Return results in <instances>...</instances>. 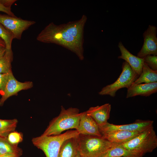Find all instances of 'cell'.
Masks as SVG:
<instances>
[{
    "mask_svg": "<svg viewBox=\"0 0 157 157\" xmlns=\"http://www.w3.org/2000/svg\"><path fill=\"white\" fill-rule=\"evenodd\" d=\"M0 157H20L16 155L11 154H6L0 155Z\"/></svg>",
    "mask_w": 157,
    "mask_h": 157,
    "instance_id": "cell-28",
    "label": "cell"
},
{
    "mask_svg": "<svg viewBox=\"0 0 157 157\" xmlns=\"http://www.w3.org/2000/svg\"><path fill=\"white\" fill-rule=\"evenodd\" d=\"M13 58L12 49H6L4 55L0 58V73L7 74L11 71V63Z\"/></svg>",
    "mask_w": 157,
    "mask_h": 157,
    "instance_id": "cell-21",
    "label": "cell"
},
{
    "mask_svg": "<svg viewBox=\"0 0 157 157\" xmlns=\"http://www.w3.org/2000/svg\"><path fill=\"white\" fill-rule=\"evenodd\" d=\"M6 50V47L0 46V58L4 55Z\"/></svg>",
    "mask_w": 157,
    "mask_h": 157,
    "instance_id": "cell-27",
    "label": "cell"
},
{
    "mask_svg": "<svg viewBox=\"0 0 157 157\" xmlns=\"http://www.w3.org/2000/svg\"><path fill=\"white\" fill-rule=\"evenodd\" d=\"M0 38L4 41L6 49H11L12 41L14 39L13 33L0 23Z\"/></svg>",
    "mask_w": 157,
    "mask_h": 157,
    "instance_id": "cell-22",
    "label": "cell"
},
{
    "mask_svg": "<svg viewBox=\"0 0 157 157\" xmlns=\"http://www.w3.org/2000/svg\"><path fill=\"white\" fill-rule=\"evenodd\" d=\"M157 92V82L139 84L133 83L127 89L126 97L128 98L138 95L148 97Z\"/></svg>",
    "mask_w": 157,
    "mask_h": 157,
    "instance_id": "cell-14",
    "label": "cell"
},
{
    "mask_svg": "<svg viewBox=\"0 0 157 157\" xmlns=\"http://www.w3.org/2000/svg\"><path fill=\"white\" fill-rule=\"evenodd\" d=\"M35 23L33 21L0 13V23L13 33L14 39H21L23 32Z\"/></svg>",
    "mask_w": 157,
    "mask_h": 157,
    "instance_id": "cell-7",
    "label": "cell"
},
{
    "mask_svg": "<svg viewBox=\"0 0 157 157\" xmlns=\"http://www.w3.org/2000/svg\"><path fill=\"white\" fill-rule=\"evenodd\" d=\"M8 73H0V93L2 95L5 90L7 81Z\"/></svg>",
    "mask_w": 157,
    "mask_h": 157,
    "instance_id": "cell-25",
    "label": "cell"
},
{
    "mask_svg": "<svg viewBox=\"0 0 157 157\" xmlns=\"http://www.w3.org/2000/svg\"><path fill=\"white\" fill-rule=\"evenodd\" d=\"M118 46L121 53L118 58L124 60L129 65L133 70L139 76L144 64L143 58H139L131 53L121 41L119 42Z\"/></svg>",
    "mask_w": 157,
    "mask_h": 157,
    "instance_id": "cell-13",
    "label": "cell"
},
{
    "mask_svg": "<svg viewBox=\"0 0 157 157\" xmlns=\"http://www.w3.org/2000/svg\"><path fill=\"white\" fill-rule=\"evenodd\" d=\"M8 142L12 144L18 145L23 140V135L22 133L15 131L10 133L7 137Z\"/></svg>",
    "mask_w": 157,
    "mask_h": 157,
    "instance_id": "cell-23",
    "label": "cell"
},
{
    "mask_svg": "<svg viewBox=\"0 0 157 157\" xmlns=\"http://www.w3.org/2000/svg\"><path fill=\"white\" fill-rule=\"evenodd\" d=\"M22 154V149L18 145L12 144L8 140L7 138L0 136V155L11 154L20 157Z\"/></svg>",
    "mask_w": 157,
    "mask_h": 157,
    "instance_id": "cell-17",
    "label": "cell"
},
{
    "mask_svg": "<svg viewBox=\"0 0 157 157\" xmlns=\"http://www.w3.org/2000/svg\"><path fill=\"white\" fill-rule=\"evenodd\" d=\"M157 27L149 25L143 33L144 43L143 46L137 54V56L143 58L147 55H157Z\"/></svg>",
    "mask_w": 157,
    "mask_h": 157,
    "instance_id": "cell-8",
    "label": "cell"
},
{
    "mask_svg": "<svg viewBox=\"0 0 157 157\" xmlns=\"http://www.w3.org/2000/svg\"><path fill=\"white\" fill-rule=\"evenodd\" d=\"M122 69V72L117 80L102 88L98 92L99 95L114 97L117 91L122 88H128L139 76L126 61L123 63Z\"/></svg>",
    "mask_w": 157,
    "mask_h": 157,
    "instance_id": "cell-6",
    "label": "cell"
},
{
    "mask_svg": "<svg viewBox=\"0 0 157 157\" xmlns=\"http://www.w3.org/2000/svg\"><path fill=\"white\" fill-rule=\"evenodd\" d=\"M154 121L150 120L138 119L131 124L123 125H115L108 122L106 124L99 126L101 135L102 134L115 131H142L153 126Z\"/></svg>",
    "mask_w": 157,
    "mask_h": 157,
    "instance_id": "cell-9",
    "label": "cell"
},
{
    "mask_svg": "<svg viewBox=\"0 0 157 157\" xmlns=\"http://www.w3.org/2000/svg\"><path fill=\"white\" fill-rule=\"evenodd\" d=\"M33 86L32 82H19L15 78L12 72L9 73L6 87L0 99V106H2L10 97L15 95L21 90L31 88Z\"/></svg>",
    "mask_w": 157,
    "mask_h": 157,
    "instance_id": "cell-10",
    "label": "cell"
},
{
    "mask_svg": "<svg viewBox=\"0 0 157 157\" xmlns=\"http://www.w3.org/2000/svg\"><path fill=\"white\" fill-rule=\"evenodd\" d=\"M144 63L151 69L157 71V56L149 55L143 58Z\"/></svg>",
    "mask_w": 157,
    "mask_h": 157,
    "instance_id": "cell-24",
    "label": "cell"
},
{
    "mask_svg": "<svg viewBox=\"0 0 157 157\" xmlns=\"http://www.w3.org/2000/svg\"><path fill=\"white\" fill-rule=\"evenodd\" d=\"M76 130H67L63 133L50 136H42L33 138L32 142L38 149L42 150L46 157H58L60 147L67 139L77 136Z\"/></svg>",
    "mask_w": 157,
    "mask_h": 157,
    "instance_id": "cell-4",
    "label": "cell"
},
{
    "mask_svg": "<svg viewBox=\"0 0 157 157\" xmlns=\"http://www.w3.org/2000/svg\"><path fill=\"white\" fill-rule=\"evenodd\" d=\"M77 139L78 151L81 157H101L116 144L102 136L78 134Z\"/></svg>",
    "mask_w": 157,
    "mask_h": 157,
    "instance_id": "cell-3",
    "label": "cell"
},
{
    "mask_svg": "<svg viewBox=\"0 0 157 157\" xmlns=\"http://www.w3.org/2000/svg\"><path fill=\"white\" fill-rule=\"evenodd\" d=\"M76 130L79 134L102 136L98 126L85 111L81 113L78 126Z\"/></svg>",
    "mask_w": 157,
    "mask_h": 157,
    "instance_id": "cell-11",
    "label": "cell"
},
{
    "mask_svg": "<svg viewBox=\"0 0 157 157\" xmlns=\"http://www.w3.org/2000/svg\"></svg>",
    "mask_w": 157,
    "mask_h": 157,
    "instance_id": "cell-32",
    "label": "cell"
},
{
    "mask_svg": "<svg viewBox=\"0 0 157 157\" xmlns=\"http://www.w3.org/2000/svg\"><path fill=\"white\" fill-rule=\"evenodd\" d=\"M124 148L143 156L151 152L157 147V136L153 126L130 141L119 144Z\"/></svg>",
    "mask_w": 157,
    "mask_h": 157,
    "instance_id": "cell-5",
    "label": "cell"
},
{
    "mask_svg": "<svg viewBox=\"0 0 157 157\" xmlns=\"http://www.w3.org/2000/svg\"><path fill=\"white\" fill-rule=\"evenodd\" d=\"M17 119H0V136L7 138L11 132L15 131L18 123Z\"/></svg>",
    "mask_w": 157,
    "mask_h": 157,
    "instance_id": "cell-20",
    "label": "cell"
},
{
    "mask_svg": "<svg viewBox=\"0 0 157 157\" xmlns=\"http://www.w3.org/2000/svg\"><path fill=\"white\" fill-rule=\"evenodd\" d=\"M157 81V71L153 70L144 63L140 74L134 83L137 84L149 83Z\"/></svg>",
    "mask_w": 157,
    "mask_h": 157,
    "instance_id": "cell-18",
    "label": "cell"
},
{
    "mask_svg": "<svg viewBox=\"0 0 157 157\" xmlns=\"http://www.w3.org/2000/svg\"><path fill=\"white\" fill-rule=\"evenodd\" d=\"M87 19L83 15L79 19L66 23L57 25L51 22L38 34L36 39L42 43L61 46L83 60L84 28Z\"/></svg>",
    "mask_w": 157,
    "mask_h": 157,
    "instance_id": "cell-1",
    "label": "cell"
},
{
    "mask_svg": "<svg viewBox=\"0 0 157 157\" xmlns=\"http://www.w3.org/2000/svg\"><path fill=\"white\" fill-rule=\"evenodd\" d=\"M0 12L4 13L6 14L12 16H16L12 12L11 8L7 7L4 6L1 0H0Z\"/></svg>",
    "mask_w": 157,
    "mask_h": 157,
    "instance_id": "cell-26",
    "label": "cell"
},
{
    "mask_svg": "<svg viewBox=\"0 0 157 157\" xmlns=\"http://www.w3.org/2000/svg\"><path fill=\"white\" fill-rule=\"evenodd\" d=\"M111 109V104L106 103L100 106L90 107L85 112L86 114L91 117L100 126L108 122Z\"/></svg>",
    "mask_w": 157,
    "mask_h": 157,
    "instance_id": "cell-12",
    "label": "cell"
},
{
    "mask_svg": "<svg viewBox=\"0 0 157 157\" xmlns=\"http://www.w3.org/2000/svg\"><path fill=\"white\" fill-rule=\"evenodd\" d=\"M143 131H115L104 133L102 136L111 143L120 144L130 141Z\"/></svg>",
    "mask_w": 157,
    "mask_h": 157,
    "instance_id": "cell-15",
    "label": "cell"
},
{
    "mask_svg": "<svg viewBox=\"0 0 157 157\" xmlns=\"http://www.w3.org/2000/svg\"><path fill=\"white\" fill-rule=\"evenodd\" d=\"M142 157L116 144L106 153L104 157Z\"/></svg>",
    "mask_w": 157,
    "mask_h": 157,
    "instance_id": "cell-19",
    "label": "cell"
},
{
    "mask_svg": "<svg viewBox=\"0 0 157 157\" xmlns=\"http://www.w3.org/2000/svg\"><path fill=\"white\" fill-rule=\"evenodd\" d=\"M106 154H105L104 155V156H102L101 157H104L105 156V155H106Z\"/></svg>",
    "mask_w": 157,
    "mask_h": 157,
    "instance_id": "cell-31",
    "label": "cell"
},
{
    "mask_svg": "<svg viewBox=\"0 0 157 157\" xmlns=\"http://www.w3.org/2000/svg\"><path fill=\"white\" fill-rule=\"evenodd\" d=\"M74 157H81L78 151Z\"/></svg>",
    "mask_w": 157,
    "mask_h": 157,
    "instance_id": "cell-30",
    "label": "cell"
},
{
    "mask_svg": "<svg viewBox=\"0 0 157 157\" xmlns=\"http://www.w3.org/2000/svg\"><path fill=\"white\" fill-rule=\"evenodd\" d=\"M81 113L78 109L70 107L66 109L63 106L58 116L49 122L42 136H50L60 134L69 129L77 130L78 126Z\"/></svg>",
    "mask_w": 157,
    "mask_h": 157,
    "instance_id": "cell-2",
    "label": "cell"
},
{
    "mask_svg": "<svg viewBox=\"0 0 157 157\" xmlns=\"http://www.w3.org/2000/svg\"><path fill=\"white\" fill-rule=\"evenodd\" d=\"M0 46L6 47L5 43L4 41L0 38Z\"/></svg>",
    "mask_w": 157,
    "mask_h": 157,
    "instance_id": "cell-29",
    "label": "cell"
},
{
    "mask_svg": "<svg viewBox=\"0 0 157 157\" xmlns=\"http://www.w3.org/2000/svg\"><path fill=\"white\" fill-rule=\"evenodd\" d=\"M77 136L69 138L64 142L60 149L58 157L75 156L78 152Z\"/></svg>",
    "mask_w": 157,
    "mask_h": 157,
    "instance_id": "cell-16",
    "label": "cell"
}]
</instances>
